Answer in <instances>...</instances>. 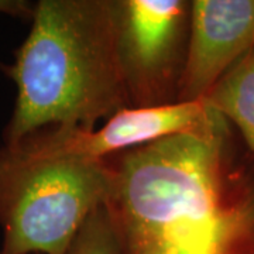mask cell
Segmentation results:
<instances>
[{
    "label": "cell",
    "instance_id": "7a4b0ae2",
    "mask_svg": "<svg viewBox=\"0 0 254 254\" xmlns=\"http://www.w3.org/2000/svg\"><path fill=\"white\" fill-rule=\"evenodd\" d=\"M120 0H38L27 37L0 61L16 85L9 144L43 127L95 130L130 102L119 64Z\"/></svg>",
    "mask_w": 254,
    "mask_h": 254
},
{
    "label": "cell",
    "instance_id": "277c9868",
    "mask_svg": "<svg viewBox=\"0 0 254 254\" xmlns=\"http://www.w3.org/2000/svg\"><path fill=\"white\" fill-rule=\"evenodd\" d=\"M190 11L188 0H120L119 64L130 108L177 103Z\"/></svg>",
    "mask_w": 254,
    "mask_h": 254
},
{
    "label": "cell",
    "instance_id": "6da1fadb",
    "mask_svg": "<svg viewBox=\"0 0 254 254\" xmlns=\"http://www.w3.org/2000/svg\"><path fill=\"white\" fill-rule=\"evenodd\" d=\"M108 161L120 254H254V153L216 110Z\"/></svg>",
    "mask_w": 254,
    "mask_h": 254
},
{
    "label": "cell",
    "instance_id": "52a82bcc",
    "mask_svg": "<svg viewBox=\"0 0 254 254\" xmlns=\"http://www.w3.org/2000/svg\"><path fill=\"white\" fill-rule=\"evenodd\" d=\"M203 100L229 120L254 153V48L216 82Z\"/></svg>",
    "mask_w": 254,
    "mask_h": 254
},
{
    "label": "cell",
    "instance_id": "3957f363",
    "mask_svg": "<svg viewBox=\"0 0 254 254\" xmlns=\"http://www.w3.org/2000/svg\"><path fill=\"white\" fill-rule=\"evenodd\" d=\"M113 184L105 160L61 155L33 134L0 147V254H66Z\"/></svg>",
    "mask_w": 254,
    "mask_h": 254
},
{
    "label": "cell",
    "instance_id": "9c48e42d",
    "mask_svg": "<svg viewBox=\"0 0 254 254\" xmlns=\"http://www.w3.org/2000/svg\"><path fill=\"white\" fill-rule=\"evenodd\" d=\"M34 10V3L27 0H0V14L30 21Z\"/></svg>",
    "mask_w": 254,
    "mask_h": 254
},
{
    "label": "cell",
    "instance_id": "8992f818",
    "mask_svg": "<svg viewBox=\"0 0 254 254\" xmlns=\"http://www.w3.org/2000/svg\"><path fill=\"white\" fill-rule=\"evenodd\" d=\"M188 57L178 102L203 100L254 48V0H192Z\"/></svg>",
    "mask_w": 254,
    "mask_h": 254
},
{
    "label": "cell",
    "instance_id": "ba28073f",
    "mask_svg": "<svg viewBox=\"0 0 254 254\" xmlns=\"http://www.w3.org/2000/svg\"><path fill=\"white\" fill-rule=\"evenodd\" d=\"M66 254H120L109 213L100 206L85 220Z\"/></svg>",
    "mask_w": 254,
    "mask_h": 254
},
{
    "label": "cell",
    "instance_id": "5b68a950",
    "mask_svg": "<svg viewBox=\"0 0 254 254\" xmlns=\"http://www.w3.org/2000/svg\"><path fill=\"white\" fill-rule=\"evenodd\" d=\"M205 100L178 102L158 108H128L115 113L100 128L43 127L30 134L47 150L61 155L105 160L127 150L181 134L196 127L208 115Z\"/></svg>",
    "mask_w": 254,
    "mask_h": 254
}]
</instances>
